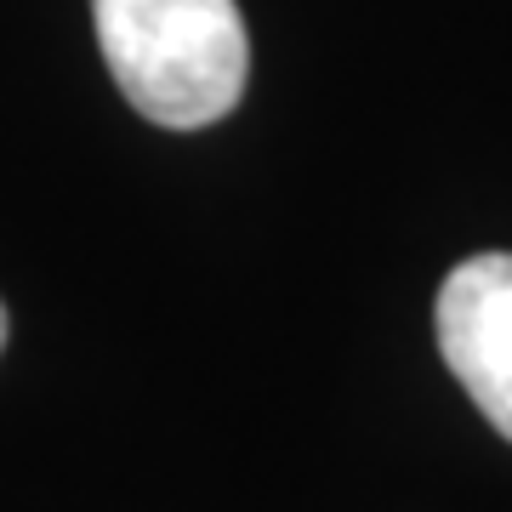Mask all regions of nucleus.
Wrapping results in <instances>:
<instances>
[{
  "mask_svg": "<svg viewBox=\"0 0 512 512\" xmlns=\"http://www.w3.org/2000/svg\"><path fill=\"white\" fill-rule=\"evenodd\" d=\"M92 18L114 86L143 120L200 131L239 109L251 35L234 0H92Z\"/></svg>",
  "mask_w": 512,
  "mask_h": 512,
  "instance_id": "f257e3e1",
  "label": "nucleus"
},
{
  "mask_svg": "<svg viewBox=\"0 0 512 512\" xmlns=\"http://www.w3.org/2000/svg\"><path fill=\"white\" fill-rule=\"evenodd\" d=\"M439 353L478 416L512 439V251L450 268L439 285Z\"/></svg>",
  "mask_w": 512,
  "mask_h": 512,
  "instance_id": "f03ea898",
  "label": "nucleus"
},
{
  "mask_svg": "<svg viewBox=\"0 0 512 512\" xmlns=\"http://www.w3.org/2000/svg\"><path fill=\"white\" fill-rule=\"evenodd\" d=\"M0 348H6V308H0Z\"/></svg>",
  "mask_w": 512,
  "mask_h": 512,
  "instance_id": "7ed1b4c3",
  "label": "nucleus"
}]
</instances>
